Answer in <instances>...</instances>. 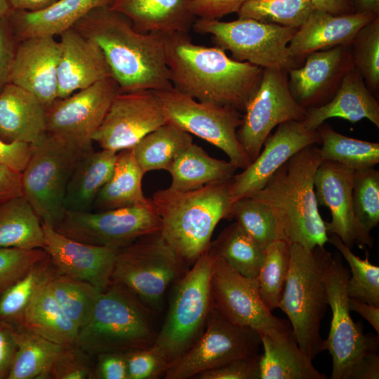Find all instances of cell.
Here are the masks:
<instances>
[{"instance_id": "1", "label": "cell", "mask_w": 379, "mask_h": 379, "mask_svg": "<svg viewBox=\"0 0 379 379\" xmlns=\"http://www.w3.org/2000/svg\"><path fill=\"white\" fill-rule=\"evenodd\" d=\"M165 55L173 88L199 101L244 112L263 69L229 58L225 51L195 44L189 33L165 35Z\"/></svg>"}, {"instance_id": "2", "label": "cell", "mask_w": 379, "mask_h": 379, "mask_svg": "<svg viewBox=\"0 0 379 379\" xmlns=\"http://www.w3.org/2000/svg\"><path fill=\"white\" fill-rule=\"evenodd\" d=\"M101 48L120 92L171 88L165 35L136 31L109 6L95 8L72 27Z\"/></svg>"}, {"instance_id": "3", "label": "cell", "mask_w": 379, "mask_h": 379, "mask_svg": "<svg viewBox=\"0 0 379 379\" xmlns=\"http://www.w3.org/2000/svg\"><path fill=\"white\" fill-rule=\"evenodd\" d=\"M323 161L319 147L308 146L291 157L258 192L250 196L275 214L283 240L313 249L328 242L325 221L314 190L316 171Z\"/></svg>"}, {"instance_id": "4", "label": "cell", "mask_w": 379, "mask_h": 379, "mask_svg": "<svg viewBox=\"0 0 379 379\" xmlns=\"http://www.w3.org/2000/svg\"><path fill=\"white\" fill-rule=\"evenodd\" d=\"M229 180L190 191L169 187L151 199L159 216L160 234L186 264H192L209 246L222 219H229L232 201Z\"/></svg>"}, {"instance_id": "5", "label": "cell", "mask_w": 379, "mask_h": 379, "mask_svg": "<svg viewBox=\"0 0 379 379\" xmlns=\"http://www.w3.org/2000/svg\"><path fill=\"white\" fill-rule=\"evenodd\" d=\"M323 271L332 318L324 350L332 357L331 379H378V335L364 334L350 314V272L339 255L323 250Z\"/></svg>"}, {"instance_id": "6", "label": "cell", "mask_w": 379, "mask_h": 379, "mask_svg": "<svg viewBox=\"0 0 379 379\" xmlns=\"http://www.w3.org/2000/svg\"><path fill=\"white\" fill-rule=\"evenodd\" d=\"M155 313L126 288L111 283L99 293L74 344L92 356L148 347L158 333L153 319Z\"/></svg>"}, {"instance_id": "7", "label": "cell", "mask_w": 379, "mask_h": 379, "mask_svg": "<svg viewBox=\"0 0 379 379\" xmlns=\"http://www.w3.org/2000/svg\"><path fill=\"white\" fill-rule=\"evenodd\" d=\"M324 246L290 244V265L280 308L300 349L313 360L324 350L321 323L328 306L323 271Z\"/></svg>"}, {"instance_id": "8", "label": "cell", "mask_w": 379, "mask_h": 379, "mask_svg": "<svg viewBox=\"0 0 379 379\" xmlns=\"http://www.w3.org/2000/svg\"><path fill=\"white\" fill-rule=\"evenodd\" d=\"M212 255L208 248L173 285L168 310L154 345L169 366L200 337L213 307Z\"/></svg>"}, {"instance_id": "9", "label": "cell", "mask_w": 379, "mask_h": 379, "mask_svg": "<svg viewBox=\"0 0 379 379\" xmlns=\"http://www.w3.org/2000/svg\"><path fill=\"white\" fill-rule=\"evenodd\" d=\"M186 265L159 232L118 250L111 283L124 286L157 312L168 287L187 271Z\"/></svg>"}, {"instance_id": "10", "label": "cell", "mask_w": 379, "mask_h": 379, "mask_svg": "<svg viewBox=\"0 0 379 379\" xmlns=\"http://www.w3.org/2000/svg\"><path fill=\"white\" fill-rule=\"evenodd\" d=\"M192 29L198 34H210L214 45L230 51L235 60L262 69L289 70L295 66L288 46L298 28L248 18L232 22L199 18Z\"/></svg>"}, {"instance_id": "11", "label": "cell", "mask_w": 379, "mask_h": 379, "mask_svg": "<svg viewBox=\"0 0 379 379\" xmlns=\"http://www.w3.org/2000/svg\"><path fill=\"white\" fill-rule=\"evenodd\" d=\"M79 159L58 139L46 133L32 145L29 161L21 173L22 196L41 224L57 229L65 213L68 181Z\"/></svg>"}, {"instance_id": "12", "label": "cell", "mask_w": 379, "mask_h": 379, "mask_svg": "<svg viewBox=\"0 0 379 379\" xmlns=\"http://www.w3.org/2000/svg\"><path fill=\"white\" fill-rule=\"evenodd\" d=\"M166 122L224 152L237 168L251 163L237 137L243 115L237 109L195 100L174 88L155 91Z\"/></svg>"}, {"instance_id": "13", "label": "cell", "mask_w": 379, "mask_h": 379, "mask_svg": "<svg viewBox=\"0 0 379 379\" xmlns=\"http://www.w3.org/2000/svg\"><path fill=\"white\" fill-rule=\"evenodd\" d=\"M119 91L117 82L109 77L66 98L55 99L46 107V133L81 159L94 150L93 136Z\"/></svg>"}, {"instance_id": "14", "label": "cell", "mask_w": 379, "mask_h": 379, "mask_svg": "<svg viewBox=\"0 0 379 379\" xmlns=\"http://www.w3.org/2000/svg\"><path fill=\"white\" fill-rule=\"evenodd\" d=\"M261 345L257 331L230 321L212 307L200 337L169 366L164 378H193L233 360L258 355Z\"/></svg>"}, {"instance_id": "15", "label": "cell", "mask_w": 379, "mask_h": 379, "mask_svg": "<svg viewBox=\"0 0 379 379\" xmlns=\"http://www.w3.org/2000/svg\"><path fill=\"white\" fill-rule=\"evenodd\" d=\"M160 220L150 199L146 204L96 211H66L55 229L86 244L115 249L159 232Z\"/></svg>"}, {"instance_id": "16", "label": "cell", "mask_w": 379, "mask_h": 379, "mask_svg": "<svg viewBox=\"0 0 379 379\" xmlns=\"http://www.w3.org/2000/svg\"><path fill=\"white\" fill-rule=\"evenodd\" d=\"M286 71L263 69L259 86L244 110L237 137L251 162L276 126L305 117L306 109L292 95Z\"/></svg>"}, {"instance_id": "17", "label": "cell", "mask_w": 379, "mask_h": 379, "mask_svg": "<svg viewBox=\"0 0 379 379\" xmlns=\"http://www.w3.org/2000/svg\"><path fill=\"white\" fill-rule=\"evenodd\" d=\"M166 124L154 91L119 92L93 136L104 149H132L145 135Z\"/></svg>"}, {"instance_id": "18", "label": "cell", "mask_w": 379, "mask_h": 379, "mask_svg": "<svg viewBox=\"0 0 379 379\" xmlns=\"http://www.w3.org/2000/svg\"><path fill=\"white\" fill-rule=\"evenodd\" d=\"M211 255L213 307L225 318L237 325L253 328L258 333L282 328L287 324L274 316L265 305L256 279L243 276L222 259Z\"/></svg>"}, {"instance_id": "19", "label": "cell", "mask_w": 379, "mask_h": 379, "mask_svg": "<svg viewBox=\"0 0 379 379\" xmlns=\"http://www.w3.org/2000/svg\"><path fill=\"white\" fill-rule=\"evenodd\" d=\"M321 142L317 130H308L302 121H288L278 125L275 133L265 140L264 148L243 171L229 180L232 203L260 190L270 177L301 149Z\"/></svg>"}, {"instance_id": "20", "label": "cell", "mask_w": 379, "mask_h": 379, "mask_svg": "<svg viewBox=\"0 0 379 379\" xmlns=\"http://www.w3.org/2000/svg\"><path fill=\"white\" fill-rule=\"evenodd\" d=\"M44 249L60 274L88 282L105 291L111 277L118 249L86 244L42 224Z\"/></svg>"}, {"instance_id": "21", "label": "cell", "mask_w": 379, "mask_h": 379, "mask_svg": "<svg viewBox=\"0 0 379 379\" xmlns=\"http://www.w3.org/2000/svg\"><path fill=\"white\" fill-rule=\"evenodd\" d=\"M60 44L55 36H36L18 44L9 83L35 95L46 107L58 98Z\"/></svg>"}, {"instance_id": "22", "label": "cell", "mask_w": 379, "mask_h": 379, "mask_svg": "<svg viewBox=\"0 0 379 379\" xmlns=\"http://www.w3.org/2000/svg\"><path fill=\"white\" fill-rule=\"evenodd\" d=\"M60 36L58 68V98H66L112 77L100 46L74 27Z\"/></svg>"}, {"instance_id": "23", "label": "cell", "mask_w": 379, "mask_h": 379, "mask_svg": "<svg viewBox=\"0 0 379 379\" xmlns=\"http://www.w3.org/2000/svg\"><path fill=\"white\" fill-rule=\"evenodd\" d=\"M353 172L338 163L323 161L314 182L318 206L331 212V221L325 222L328 234L337 235L350 248L359 241L352 201Z\"/></svg>"}, {"instance_id": "24", "label": "cell", "mask_w": 379, "mask_h": 379, "mask_svg": "<svg viewBox=\"0 0 379 379\" xmlns=\"http://www.w3.org/2000/svg\"><path fill=\"white\" fill-rule=\"evenodd\" d=\"M377 16L357 12L336 15L313 10L289 42L290 55L296 61L321 49L347 46L352 44L360 29Z\"/></svg>"}, {"instance_id": "25", "label": "cell", "mask_w": 379, "mask_h": 379, "mask_svg": "<svg viewBox=\"0 0 379 379\" xmlns=\"http://www.w3.org/2000/svg\"><path fill=\"white\" fill-rule=\"evenodd\" d=\"M46 107L30 92L12 83L0 88V138L38 142L46 133Z\"/></svg>"}, {"instance_id": "26", "label": "cell", "mask_w": 379, "mask_h": 379, "mask_svg": "<svg viewBox=\"0 0 379 379\" xmlns=\"http://www.w3.org/2000/svg\"><path fill=\"white\" fill-rule=\"evenodd\" d=\"M263 347L260 379H326L298 345L287 324L259 333Z\"/></svg>"}, {"instance_id": "27", "label": "cell", "mask_w": 379, "mask_h": 379, "mask_svg": "<svg viewBox=\"0 0 379 379\" xmlns=\"http://www.w3.org/2000/svg\"><path fill=\"white\" fill-rule=\"evenodd\" d=\"M338 117L352 123L367 119L379 128V105L355 67L349 69L340 88L328 103L306 109L305 126L315 131L326 119Z\"/></svg>"}, {"instance_id": "28", "label": "cell", "mask_w": 379, "mask_h": 379, "mask_svg": "<svg viewBox=\"0 0 379 379\" xmlns=\"http://www.w3.org/2000/svg\"><path fill=\"white\" fill-rule=\"evenodd\" d=\"M112 0H58L35 12L10 9L7 19L19 41L36 36H55L72 27L91 10L109 6Z\"/></svg>"}, {"instance_id": "29", "label": "cell", "mask_w": 379, "mask_h": 379, "mask_svg": "<svg viewBox=\"0 0 379 379\" xmlns=\"http://www.w3.org/2000/svg\"><path fill=\"white\" fill-rule=\"evenodd\" d=\"M192 0H112L109 8L127 17L142 33H189L197 20Z\"/></svg>"}, {"instance_id": "30", "label": "cell", "mask_w": 379, "mask_h": 379, "mask_svg": "<svg viewBox=\"0 0 379 379\" xmlns=\"http://www.w3.org/2000/svg\"><path fill=\"white\" fill-rule=\"evenodd\" d=\"M117 152L102 149L92 151L77 163L67 183L65 211H88L102 187L109 179Z\"/></svg>"}, {"instance_id": "31", "label": "cell", "mask_w": 379, "mask_h": 379, "mask_svg": "<svg viewBox=\"0 0 379 379\" xmlns=\"http://www.w3.org/2000/svg\"><path fill=\"white\" fill-rule=\"evenodd\" d=\"M344 48L338 46L311 53L307 55L302 67L289 69L291 92L304 108L312 107L320 100L326 88L342 69L345 53Z\"/></svg>"}, {"instance_id": "32", "label": "cell", "mask_w": 379, "mask_h": 379, "mask_svg": "<svg viewBox=\"0 0 379 379\" xmlns=\"http://www.w3.org/2000/svg\"><path fill=\"white\" fill-rule=\"evenodd\" d=\"M237 169L230 161L213 158L192 142L175 157L168 169L171 176L169 188L177 191L196 190L230 180Z\"/></svg>"}, {"instance_id": "33", "label": "cell", "mask_w": 379, "mask_h": 379, "mask_svg": "<svg viewBox=\"0 0 379 379\" xmlns=\"http://www.w3.org/2000/svg\"><path fill=\"white\" fill-rule=\"evenodd\" d=\"M144 175L132 149L117 152L112 173L93 207L103 211L148 204L150 199L145 197L142 189Z\"/></svg>"}, {"instance_id": "34", "label": "cell", "mask_w": 379, "mask_h": 379, "mask_svg": "<svg viewBox=\"0 0 379 379\" xmlns=\"http://www.w3.org/2000/svg\"><path fill=\"white\" fill-rule=\"evenodd\" d=\"M48 284L38 291L27 306L22 327L60 345L74 344L79 329L64 312Z\"/></svg>"}, {"instance_id": "35", "label": "cell", "mask_w": 379, "mask_h": 379, "mask_svg": "<svg viewBox=\"0 0 379 379\" xmlns=\"http://www.w3.org/2000/svg\"><path fill=\"white\" fill-rule=\"evenodd\" d=\"M42 224L22 196L0 203V248H44Z\"/></svg>"}, {"instance_id": "36", "label": "cell", "mask_w": 379, "mask_h": 379, "mask_svg": "<svg viewBox=\"0 0 379 379\" xmlns=\"http://www.w3.org/2000/svg\"><path fill=\"white\" fill-rule=\"evenodd\" d=\"M58 274L48 255L34 264L0 294V321L14 328L22 327L24 313L35 295Z\"/></svg>"}, {"instance_id": "37", "label": "cell", "mask_w": 379, "mask_h": 379, "mask_svg": "<svg viewBox=\"0 0 379 379\" xmlns=\"http://www.w3.org/2000/svg\"><path fill=\"white\" fill-rule=\"evenodd\" d=\"M15 330L17 350L7 379L51 378L53 364L63 345L51 342L24 327Z\"/></svg>"}, {"instance_id": "38", "label": "cell", "mask_w": 379, "mask_h": 379, "mask_svg": "<svg viewBox=\"0 0 379 379\" xmlns=\"http://www.w3.org/2000/svg\"><path fill=\"white\" fill-rule=\"evenodd\" d=\"M192 142L191 134L166 123L145 135L132 149L145 174L154 170L168 171L175 157Z\"/></svg>"}, {"instance_id": "39", "label": "cell", "mask_w": 379, "mask_h": 379, "mask_svg": "<svg viewBox=\"0 0 379 379\" xmlns=\"http://www.w3.org/2000/svg\"><path fill=\"white\" fill-rule=\"evenodd\" d=\"M211 253L243 276L256 279L265 258V249L235 222L211 241Z\"/></svg>"}, {"instance_id": "40", "label": "cell", "mask_w": 379, "mask_h": 379, "mask_svg": "<svg viewBox=\"0 0 379 379\" xmlns=\"http://www.w3.org/2000/svg\"><path fill=\"white\" fill-rule=\"evenodd\" d=\"M352 201L358 231V246L371 247V231L379 222V171L370 167L353 172Z\"/></svg>"}, {"instance_id": "41", "label": "cell", "mask_w": 379, "mask_h": 379, "mask_svg": "<svg viewBox=\"0 0 379 379\" xmlns=\"http://www.w3.org/2000/svg\"><path fill=\"white\" fill-rule=\"evenodd\" d=\"M317 130L322 144L319 152L323 161L336 162L353 171L379 163L378 142L345 136L324 123Z\"/></svg>"}, {"instance_id": "42", "label": "cell", "mask_w": 379, "mask_h": 379, "mask_svg": "<svg viewBox=\"0 0 379 379\" xmlns=\"http://www.w3.org/2000/svg\"><path fill=\"white\" fill-rule=\"evenodd\" d=\"M232 218L264 249L277 240H283L273 211L254 197H246L235 201L232 204L229 217V219Z\"/></svg>"}, {"instance_id": "43", "label": "cell", "mask_w": 379, "mask_h": 379, "mask_svg": "<svg viewBox=\"0 0 379 379\" xmlns=\"http://www.w3.org/2000/svg\"><path fill=\"white\" fill-rule=\"evenodd\" d=\"M48 286L64 312L78 329L85 325L102 291L88 282L62 274L57 275Z\"/></svg>"}, {"instance_id": "44", "label": "cell", "mask_w": 379, "mask_h": 379, "mask_svg": "<svg viewBox=\"0 0 379 379\" xmlns=\"http://www.w3.org/2000/svg\"><path fill=\"white\" fill-rule=\"evenodd\" d=\"M290 265V244L277 240L265 249V258L256 278L260 298L272 312L279 308Z\"/></svg>"}, {"instance_id": "45", "label": "cell", "mask_w": 379, "mask_h": 379, "mask_svg": "<svg viewBox=\"0 0 379 379\" xmlns=\"http://www.w3.org/2000/svg\"><path fill=\"white\" fill-rule=\"evenodd\" d=\"M313 11L310 0H247L239 18L298 28Z\"/></svg>"}, {"instance_id": "46", "label": "cell", "mask_w": 379, "mask_h": 379, "mask_svg": "<svg viewBox=\"0 0 379 379\" xmlns=\"http://www.w3.org/2000/svg\"><path fill=\"white\" fill-rule=\"evenodd\" d=\"M328 242L340 252L350 266L347 285L350 298L379 307V267L370 262L368 252L364 259L360 258L335 234H331Z\"/></svg>"}, {"instance_id": "47", "label": "cell", "mask_w": 379, "mask_h": 379, "mask_svg": "<svg viewBox=\"0 0 379 379\" xmlns=\"http://www.w3.org/2000/svg\"><path fill=\"white\" fill-rule=\"evenodd\" d=\"M352 44L356 69L369 86L376 90L379 84L378 16L360 29Z\"/></svg>"}, {"instance_id": "48", "label": "cell", "mask_w": 379, "mask_h": 379, "mask_svg": "<svg viewBox=\"0 0 379 379\" xmlns=\"http://www.w3.org/2000/svg\"><path fill=\"white\" fill-rule=\"evenodd\" d=\"M47 255L44 248H0V294Z\"/></svg>"}, {"instance_id": "49", "label": "cell", "mask_w": 379, "mask_h": 379, "mask_svg": "<svg viewBox=\"0 0 379 379\" xmlns=\"http://www.w3.org/2000/svg\"><path fill=\"white\" fill-rule=\"evenodd\" d=\"M93 357L75 344L63 345L53 364L51 378L90 379Z\"/></svg>"}, {"instance_id": "50", "label": "cell", "mask_w": 379, "mask_h": 379, "mask_svg": "<svg viewBox=\"0 0 379 379\" xmlns=\"http://www.w3.org/2000/svg\"><path fill=\"white\" fill-rule=\"evenodd\" d=\"M128 379H157L164 376L169 364L154 345L125 353Z\"/></svg>"}, {"instance_id": "51", "label": "cell", "mask_w": 379, "mask_h": 379, "mask_svg": "<svg viewBox=\"0 0 379 379\" xmlns=\"http://www.w3.org/2000/svg\"><path fill=\"white\" fill-rule=\"evenodd\" d=\"M260 354L233 360L222 366L198 373V379H260Z\"/></svg>"}, {"instance_id": "52", "label": "cell", "mask_w": 379, "mask_h": 379, "mask_svg": "<svg viewBox=\"0 0 379 379\" xmlns=\"http://www.w3.org/2000/svg\"><path fill=\"white\" fill-rule=\"evenodd\" d=\"M19 40L15 35L6 14L0 18V88L9 83Z\"/></svg>"}, {"instance_id": "53", "label": "cell", "mask_w": 379, "mask_h": 379, "mask_svg": "<svg viewBox=\"0 0 379 379\" xmlns=\"http://www.w3.org/2000/svg\"><path fill=\"white\" fill-rule=\"evenodd\" d=\"M94 357L90 379H128L125 353L106 352Z\"/></svg>"}, {"instance_id": "54", "label": "cell", "mask_w": 379, "mask_h": 379, "mask_svg": "<svg viewBox=\"0 0 379 379\" xmlns=\"http://www.w3.org/2000/svg\"><path fill=\"white\" fill-rule=\"evenodd\" d=\"M247 0H192V13L200 19L219 20L225 15L238 13Z\"/></svg>"}, {"instance_id": "55", "label": "cell", "mask_w": 379, "mask_h": 379, "mask_svg": "<svg viewBox=\"0 0 379 379\" xmlns=\"http://www.w3.org/2000/svg\"><path fill=\"white\" fill-rule=\"evenodd\" d=\"M32 151V145L24 142H7L0 138V164L18 172L25 169Z\"/></svg>"}, {"instance_id": "56", "label": "cell", "mask_w": 379, "mask_h": 379, "mask_svg": "<svg viewBox=\"0 0 379 379\" xmlns=\"http://www.w3.org/2000/svg\"><path fill=\"white\" fill-rule=\"evenodd\" d=\"M15 328L0 321V379H7L17 350Z\"/></svg>"}, {"instance_id": "57", "label": "cell", "mask_w": 379, "mask_h": 379, "mask_svg": "<svg viewBox=\"0 0 379 379\" xmlns=\"http://www.w3.org/2000/svg\"><path fill=\"white\" fill-rule=\"evenodd\" d=\"M22 196L21 173L0 164V203Z\"/></svg>"}, {"instance_id": "58", "label": "cell", "mask_w": 379, "mask_h": 379, "mask_svg": "<svg viewBox=\"0 0 379 379\" xmlns=\"http://www.w3.org/2000/svg\"><path fill=\"white\" fill-rule=\"evenodd\" d=\"M349 307L350 311H354L365 319L379 333V307L371 305L361 300L350 298Z\"/></svg>"}, {"instance_id": "59", "label": "cell", "mask_w": 379, "mask_h": 379, "mask_svg": "<svg viewBox=\"0 0 379 379\" xmlns=\"http://www.w3.org/2000/svg\"><path fill=\"white\" fill-rule=\"evenodd\" d=\"M313 10L332 15H345L354 13L352 0H310Z\"/></svg>"}, {"instance_id": "60", "label": "cell", "mask_w": 379, "mask_h": 379, "mask_svg": "<svg viewBox=\"0 0 379 379\" xmlns=\"http://www.w3.org/2000/svg\"><path fill=\"white\" fill-rule=\"evenodd\" d=\"M58 0H7L11 9L35 12L46 8Z\"/></svg>"}, {"instance_id": "61", "label": "cell", "mask_w": 379, "mask_h": 379, "mask_svg": "<svg viewBox=\"0 0 379 379\" xmlns=\"http://www.w3.org/2000/svg\"><path fill=\"white\" fill-rule=\"evenodd\" d=\"M352 5L354 12L379 13V0H352Z\"/></svg>"}, {"instance_id": "62", "label": "cell", "mask_w": 379, "mask_h": 379, "mask_svg": "<svg viewBox=\"0 0 379 379\" xmlns=\"http://www.w3.org/2000/svg\"><path fill=\"white\" fill-rule=\"evenodd\" d=\"M10 9L7 0H0V18L5 15Z\"/></svg>"}]
</instances>
